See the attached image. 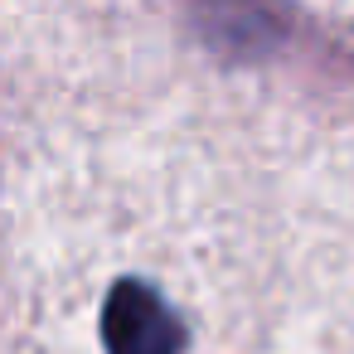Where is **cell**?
<instances>
[{"label": "cell", "instance_id": "6da1fadb", "mask_svg": "<svg viewBox=\"0 0 354 354\" xmlns=\"http://www.w3.org/2000/svg\"><path fill=\"white\" fill-rule=\"evenodd\" d=\"M102 344L107 354H180L185 330L175 310L136 277L117 281L102 306Z\"/></svg>", "mask_w": 354, "mask_h": 354}]
</instances>
